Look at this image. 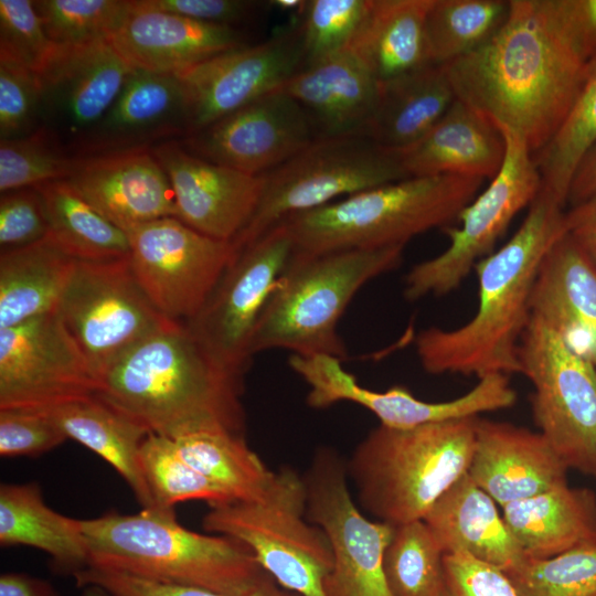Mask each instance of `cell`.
Returning a JSON list of instances; mask_svg holds the SVG:
<instances>
[{"instance_id":"f546056e","label":"cell","mask_w":596,"mask_h":596,"mask_svg":"<svg viewBox=\"0 0 596 596\" xmlns=\"http://www.w3.org/2000/svg\"><path fill=\"white\" fill-rule=\"evenodd\" d=\"M525 556L545 560L596 536V494L568 483L502 507Z\"/></svg>"},{"instance_id":"91938a15","label":"cell","mask_w":596,"mask_h":596,"mask_svg":"<svg viewBox=\"0 0 596 596\" xmlns=\"http://www.w3.org/2000/svg\"><path fill=\"white\" fill-rule=\"evenodd\" d=\"M81 596H108L104 590L95 586L83 587Z\"/></svg>"},{"instance_id":"2e32d148","label":"cell","mask_w":596,"mask_h":596,"mask_svg":"<svg viewBox=\"0 0 596 596\" xmlns=\"http://www.w3.org/2000/svg\"><path fill=\"white\" fill-rule=\"evenodd\" d=\"M288 362L309 386V406L324 408L338 402H352L374 414L380 425L391 428L477 417L481 413L509 408L517 402V392L502 373L478 379L469 392L454 400L426 402L401 385L384 392L366 389L333 356L291 354Z\"/></svg>"},{"instance_id":"7a4b0ae2","label":"cell","mask_w":596,"mask_h":596,"mask_svg":"<svg viewBox=\"0 0 596 596\" xmlns=\"http://www.w3.org/2000/svg\"><path fill=\"white\" fill-rule=\"evenodd\" d=\"M540 189L514 235L480 259L478 307L456 329L430 327L415 339L423 369L430 374L520 373L519 345L531 319V295L540 265L565 230V211Z\"/></svg>"},{"instance_id":"f35d334b","label":"cell","mask_w":596,"mask_h":596,"mask_svg":"<svg viewBox=\"0 0 596 596\" xmlns=\"http://www.w3.org/2000/svg\"><path fill=\"white\" fill-rule=\"evenodd\" d=\"M505 0H432L426 36L433 64H447L478 50L503 25Z\"/></svg>"},{"instance_id":"ba28073f","label":"cell","mask_w":596,"mask_h":596,"mask_svg":"<svg viewBox=\"0 0 596 596\" xmlns=\"http://www.w3.org/2000/svg\"><path fill=\"white\" fill-rule=\"evenodd\" d=\"M203 526L246 545L285 589L298 596H324L332 550L324 531L307 519L305 478L294 468L275 471L260 499L210 505Z\"/></svg>"},{"instance_id":"f6af8a7d","label":"cell","mask_w":596,"mask_h":596,"mask_svg":"<svg viewBox=\"0 0 596 596\" xmlns=\"http://www.w3.org/2000/svg\"><path fill=\"white\" fill-rule=\"evenodd\" d=\"M371 0H309L299 14L305 67L350 46L369 11Z\"/></svg>"},{"instance_id":"e0dca14e","label":"cell","mask_w":596,"mask_h":596,"mask_svg":"<svg viewBox=\"0 0 596 596\" xmlns=\"http://www.w3.org/2000/svg\"><path fill=\"white\" fill-rule=\"evenodd\" d=\"M304 68L298 18L264 42L222 53L178 74L185 98L188 135L279 89Z\"/></svg>"},{"instance_id":"5b68a950","label":"cell","mask_w":596,"mask_h":596,"mask_svg":"<svg viewBox=\"0 0 596 596\" xmlns=\"http://www.w3.org/2000/svg\"><path fill=\"white\" fill-rule=\"evenodd\" d=\"M477 417L370 430L345 460L356 502L392 526L423 520L468 471Z\"/></svg>"},{"instance_id":"30bf717a","label":"cell","mask_w":596,"mask_h":596,"mask_svg":"<svg viewBox=\"0 0 596 596\" xmlns=\"http://www.w3.org/2000/svg\"><path fill=\"white\" fill-rule=\"evenodd\" d=\"M519 362L533 385L539 433L568 469L596 478V368L534 316L522 334Z\"/></svg>"},{"instance_id":"ee69618b","label":"cell","mask_w":596,"mask_h":596,"mask_svg":"<svg viewBox=\"0 0 596 596\" xmlns=\"http://www.w3.org/2000/svg\"><path fill=\"white\" fill-rule=\"evenodd\" d=\"M53 44L67 45L109 39L129 9V0L33 1Z\"/></svg>"},{"instance_id":"9f6ffc18","label":"cell","mask_w":596,"mask_h":596,"mask_svg":"<svg viewBox=\"0 0 596 596\" xmlns=\"http://www.w3.org/2000/svg\"><path fill=\"white\" fill-rule=\"evenodd\" d=\"M596 192V145L579 164L572 181L568 200L573 205Z\"/></svg>"},{"instance_id":"d590c367","label":"cell","mask_w":596,"mask_h":596,"mask_svg":"<svg viewBox=\"0 0 596 596\" xmlns=\"http://www.w3.org/2000/svg\"><path fill=\"white\" fill-rule=\"evenodd\" d=\"M41 196L50 235L77 260L129 256L127 233L93 207L66 179L33 187Z\"/></svg>"},{"instance_id":"52a82bcc","label":"cell","mask_w":596,"mask_h":596,"mask_svg":"<svg viewBox=\"0 0 596 596\" xmlns=\"http://www.w3.org/2000/svg\"><path fill=\"white\" fill-rule=\"evenodd\" d=\"M483 179L409 177L342 198L285 220L296 253L405 246L414 236L447 227L478 195Z\"/></svg>"},{"instance_id":"4dcf8cb0","label":"cell","mask_w":596,"mask_h":596,"mask_svg":"<svg viewBox=\"0 0 596 596\" xmlns=\"http://www.w3.org/2000/svg\"><path fill=\"white\" fill-rule=\"evenodd\" d=\"M43 408L74 439L106 460L132 490L142 509L157 510L138 454L149 432L96 395ZM158 511V510H157Z\"/></svg>"},{"instance_id":"3957f363","label":"cell","mask_w":596,"mask_h":596,"mask_svg":"<svg viewBox=\"0 0 596 596\" xmlns=\"http://www.w3.org/2000/svg\"><path fill=\"white\" fill-rule=\"evenodd\" d=\"M243 389L244 379L173 322L110 365L94 395L160 436L213 429L244 436Z\"/></svg>"},{"instance_id":"bcb514c9","label":"cell","mask_w":596,"mask_h":596,"mask_svg":"<svg viewBox=\"0 0 596 596\" xmlns=\"http://www.w3.org/2000/svg\"><path fill=\"white\" fill-rule=\"evenodd\" d=\"M53 43L30 0H0V58L38 72Z\"/></svg>"},{"instance_id":"7dc6e473","label":"cell","mask_w":596,"mask_h":596,"mask_svg":"<svg viewBox=\"0 0 596 596\" xmlns=\"http://www.w3.org/2000/svg\"><path fill=\"white\" fill-rule=\"evenodd\" d=\"M41 84L38 73L0 58V137L28 135L41 126Z\"/></svg>"},{"instance_id":"f5cc1de1","label":"cell","mask_w":596,"mask_h":596,"mask_svg":"<svg viewBox=\"0 0 596 596\" xmlns=\"http://www.w3.org/2000/svg\"><path fill=\"white\" fill-rule=\"evenodd\" d=\"M142 8L170 12L213 24L242 28L272 7L252 0H136Z\"/></svg>"},{"instance_id":"9a60e30c","label":"cell","mask_w":596,"mask_h":596,"mask_svg":"<svg viewBox=\"0 0 596 596\" xmlns=\"http://www.w3.org/2000/svg\"><path fill=\"white\" fill-rule=\"evenodd\" d=\"M131 268L153 305L185 323L202 308L234 256L230 242L206 236L177 217L126 231Z\"/></svg>"},{"instance_id":"d6a6232c","label":"cell","mask_w":596,"mask_h":596,"mask_svg":"<svg viewBox=\"0 0 596 596\" xmlns=\"http://www.w3.org/2000/svg\"><path fill=\"white\" fill-rule=\"evenodd\" d=\"M456 99L439 64L380 83L377 105L363 136L386 149H404L426 135Z\"/></svg>"},{"instance_id":"484cf974","label":"cell","mask_w":596,"mask_h":596,"mask_svg":"<svg viewBox=\"0 0 596 596\" xmlns=\"http://www.w3.org/2000/svg\"><path fill=\"white\" fill-rule=\"evenodd\" d=\"M530 306L596 368V267L566 232L540 265Z\"/></svg>"},{"instance_id":"5bb4252c","label":"cell","mask_w":596,"mask_h":596,"mask_svg":"<svg viewBox=\"0 0 596 596\" xmlns=\"http://www.w3.org/2000/svg\"><path fill=\"white\" fill-rule=\"evenodd\" d=\"M304 478L307 519L324 531L332 550L324 596H393L383 554L394 526L370 520L359 509L349 489L345 460L331 448H320Z\"/></svg>"},{"instance_id":"d4e9b609","label":"cell","mask_w":596,"mask_h":596,"mask_svg":"<svg viewBox=\"0 0 596 596\" xmlns=\"http://www.w3.org/2000/svg\"><path fill=\"white\" fill-rule=\"evenodd\" d=\"M567 471L541 433L477 417L467 473L501 507L568 483Z\"/></svg>"},{"instance_id":"e575fe53","label":"cell","mask_w":596,"mask_h":596,"mask_svg":"<svg viewBox=\"0 0 596 596\" xmlns=\"http://www.w3.org/2000/svg\"><path fill=\"white\" fill-rule=\"evenodd\" d=\"M0 544L41 550L56 566L73 574L89 565L82 520L46 505L40 486L34 482L1 485Z\"/></svg>"},{"instance_id":"83f0119b","label":"cell","mask_w":596,"mask_h":596,"mask_svg":"<svg viewBox=\"0 0 596 596\" xmlns=\"http://www.w3.org/2000/svg\"><path fill=\"white\" fill-rule=\"evenodd\" d=\"M408 177L467 175L493 179L505 151L497 126L459 99L415 143L396 150Z\"/></svg>"},{"instance_id":"44dd1931","label":"cell","mask_w":596,"mask_h":596,"mask_svg":"<svg viewBox=\"0 0 596 596\" xmlns=\"http://www.w3.org/2000/svg\"><path fill=\"white\" fill-rule=\"evenodd\" d=\"M151 149L170 180L177 219L206 236L231 243L258 205L263 174L206 161L175 139Z\"/></svg>"},{"instance_id":"8d00e7d4","label":"cell","mask_w":596,"mask_h":596,"mask_svg":"<svg viewBox=\"0 0 596 596\" xmlns=\"http://www.w3.org/2000/svg\"><path fill=\"white\" fill-rule=\"evenodd\" d=\"M181 457L234 501L263 498L275 471L249 448L244 436L198 430L172 438Z\"/></svg>"},{"instance_id":"db71d44e","label":"cell","mask_w":596,"mask_h":596,"mask_svg":"<svg viewBox=\"0 0 596 596\" xmlns=\"http://www.w3.org/2000/svg\"><path fill=\"white\" fill-rule=\"evenodd\" d=\"M565 230L596 267V192L565 212Z\"/></svg>"},{"instance_id":"ac0fdd59","label":"cell","mask_w":596,"mask_h":596,"mask_svg":"<svg viewBox=\"0 0 596 596\" xmlns=\"http://www.w3.org/2000/svg\"><path fill=\"white\" fill-rule=\"evenodd\" d=\"M97 380L57 311L0 329V408L94 395Z\"/></svg>"},{"instance_id":"f1b7e54d","label":"cell","mask_w":596,"mask_h":596,"mask_svg":"<svg viewBox=\"0 0 596 596\" xmlns=\"http://www.w3.org/2000/svg\"><path fill=\"white\" fill-rule=\"evenodd\" d=\"M423 520L445 554L464 553L504 573L528 558L496 501L467 472L438 498Z\"/></svg>"},{"instance_id":"8fae6325","label":"cell","mask_w":596,"mask_h":596,"mask_svg":"<svg viewBox=\"0 0 596 596\" xmlns=\"http://www.w3.org/2000/svg\"><path fill=\"white\" fill-rule=\"evenodd\" d=\"M56 311L97 384L125 353L174 322L145 292L129 256L76 260Z\"/></svg>"},{"instance_id":"6da1fadb","label":"cell","mask_w":596,"mask_h":596,"mask_svg":"<svg viewBox=\"0 0 596 596\" xmlns=\"http://www.w3.org/2000/svg\"><path fill=\"white\" fill-rule=\"evenodd\" d=\"M590 56L572 0H511L486 44L443 66L457 99L517 135L533 155L566 116Z\"/></svg>"},{"instance_id":"836d02e7","label":"cell","mask_w":596,"mask_h":596,"mask_svg":"<svg viewBox=\"0 0 596 596\" xmlns=\"http://www.w3.org/2000/svg\"><path fill=\"white\" fill-rule=\"evenodd\" d=\"M77 259L49 234L0 255V329L57 310Z\"/></svg>"},{"instance_id":"7402d4cb","label":"cell","mask_w":596,"mask_h":596,"mask_svg":"<svg viewBox=\"0 0 596 596\" xmlns=\"http://www.w3.org/2000/svg\"><path fill=\"white\" fill-rule=\"evenodd\" d=\"M66 180L125 232L153 220L177 217L170 180L151 148L75 157Z\"/></svg>"},{"instance_id":"7c38bea8","label":"cell","mask_w":596,"mask_h":596,"mask_svg":"<svg viewBox=\"0 0 596 596\" xmlns=\"http://www.w3.org/2000/svg\"><path fill=\"white\" fill-rule=\"evenodd\" d=\"M500 131L505 151L499 172L460 212L461 225L444 228L450 240L448 247L407 273L404 283L407 300L456 290L476 264L491 254L513 217L539 194L541 178L529 147L517 135Z\"/></svg>"},{"instance_id":"816d5d0a","label":"cell","mask_w":596,"mask_h":596,"mask_svg":"<svg viewBox=\"0 0 596 596\" xmlns=\"http://www.w3.org/2000/svg\"><path fill=\"white\" fill-rule=\"evenodd\" d=\"M437 596H518L508 575L464 553L444 555Z\"/></svg>"},{"instance_id":"277c9868","label":"cell","mask_w":596,"mask_h":596,"mask_svg":"<svg viewBox=\"0 0 596 596\" xmlns=\"http://www.w3.org/2000/svg\"><path fill=\"white\" fill-rule=\"evenodd\" d=\"M89 565L172 585L233 596L255 592L272 576L240 541L178 523L174 512L142 509L82 520Z\"/></svg>"},{"instance_id":"ab89813d","label":"cell","mask_w":596,"mask_h":596,"mask_svg":"<svg viewBox=\"0 0 596 596\" xmlns=\"http://www.w3.org/2000/svg\"><path fill=\"white\" fill-rule=\"evenodd\" d=\"M143 479L160 512L189 500H204L210 505L232 502L212 481L196 471L179 454L172 438L149 433L139 454Z\"/></svg>"},{"instance_id":"b9f144b4","label":"cell","mask_w":596,"mask_h":596,"mask_svg":"<svg viewBox=\"0 0 596 596\" xmlns=\"http://www.w3.org/2000/svg\"><path fill=\"white\" fill-rule=\"evenodd\" d=\"M75 157L45 126L11 139H0L1 193L66 179Z\"/></svg>"},{"instance_id":"6f0895ef","label":"cell","mask_w":596,"mask_h":596,"mask_svg":"<svg viewBox=\"0 0 596 596\" xmlns=\"http://www.w3.org/2000/svg\"><path fill=\"white\" fill-rule=\"evenodd\" d=\"M573 11L589 52L596 49V0H572Z\"/></svg>"},{"instance_id":"f907efd6","label":"cell","mask_w":596,"mask_h":596,"mask_svg":"<svg viewBox=\"0 0 596 596\" xmlns=\"http://www.w3.org/2000/svg\"><path fill=\"white\" fill-rule=\"evenodd\" d=\"M49 233L44 205L34 188L1 193V252L34 244L45 238Z\"/></svg>"},{"instance_id":"681fc988","label":"cell","mask_w":596,"mask_h":596,"mask_svg":"<svg viewBox=\"0 0 596 596\" xmlns=\"http://www.w3.org/2000/svg\"><path fill=\"white\" fill-rule=\"evenodd\" d=\"M79 587L95 586L108 596H233L198 587L164 584L124 573L86 567L73 574ZM244 596H297L273 577Z\"/></svg>"},{"instance_id":"d6986e66","label":"cell","mask_w":596,"mask_h":596,"mask_svg":"<svg viewBox=\"0 0 596 596\" xmlns=\"http://www.w3.org/2000/svg\"><path fill=\"white\" fill-rule=\"evenodd\" d=\"M317 134L304 107L280 88L180 140L191 153L262 175L305 149Z\"/></svg>"},{"instance_id":"ffe728a7","label":"cell","mask_w":596,"mask_h":596,"mask_svg":"<svg viewBox=\"0 0 596 596\" xmlns=\"http://www.w3.org/2000/svg\"><path fill=\"white\" fill-rule=\"evenodd\" d=\"M135 68L109 39L53 44L36 72L41 84V126L67 150L107 113Z\"/></svg>"},{"instance_id":"74e56055","label":"cell","mask_w":596,"mask_h":596,"mask_svg":"<svg viewBox=\"0 0 596 596\" xmlns=\"http://www.w3.org/2000/svg\"><path fill=\"white\" fill-rule=\"evenodd\" d=\"M596 145V57L590 60L583 84L553 137L532 155L541 190L562 204L568 200L575 173Z\"/></svg>"},{"instance_id":"cb8c5ba5","label":"cell","mask_w":596,"mask_h":596,"mask_svg":"<svg viewBox=\"0 0 596 596\" xmlns=\"http://www.w3.org/2000/svg\"><path fill=\"white\" fill-rule=\"evenodd\" d=\"M189 132L178 75L136 70L104 117L71 148L74 157L152 148Z\"/></svg>"},{"instance_id":"60d3db41","label":"cell","mask_w":596,"mask_h":596,"mask_svg":"<svg viewBox=\"0 0 596 596\" xmlns=\"http://www.w3.org/2000/svg\"><path fill=\"white\" fill-rule=\"evenodd\" d=\"M445 553L424 520L394 526L383 571L393 596H437Z\"/></svg>"},{"instance_id":"9c48e42d","label":"cell","mask_w":596,"mask_h":596,"mask_svg":"<svg viewBox=\"0 0 596 596\" xmlns=\"http://www.w3.org/2000/svg\"><path fill=\"white\" fill-rule=\"evenodd\" d=\"M263 178L258 205L231 242L234 253L294 215L409 177L396 150L350 135L317 138Z\"/></svg>"},{"instance_id":"4316f807","label":"cell","mask_w":596,"mask_h":596,"mask_svg":"<svg viewBox=\"0 0 596 596\" xmlns=\"http://www.w3.org/2000/svg\"><path fill=\"white\" fill-rule=\"evenodd\" d=\"M307 111L317 138L364 135L380 82L349 50L305 67L280 87Z\"/></svg>"},{"instance_id":"1f68e13d","label":"cell","mask_w":596,"mask_h":596,"mask_svg":"<svg viewBox=\"0 0 596 596\" xmlns=\"http://www.w3.org/2000/svg\"><path fill=\"white\" fill-rule=\"evenodd\" d=\"M432 0H371L348 47L380 82L433 64L426 36Z\"/></svg>"},{"instance_id":"11a10c76","label":"cell","mask_w":596,"mask_h":596,"mask_svg":"<svg viewBox=\"0 0 596 596\" xmlns=\"http://www.w3.org/2000/svg\"><path fill=\"white\" fill-rule=\"evenodd\" d=\"M0 596H55V593L46 582L21 573H3Z\"/></svg>"},{"instance_id":"7bdbcfd3","label":"cell","mask_w":596,"mask_h":596,"mask_svg":"<svg viewBox=\"0 0 596 596\" xmlns=\"http://www.w3.org/2000/svg\"><path fill=\"white\" fill-rule=\"evenodd\" d=\"M505 574L518 596H596V536L550 558L528 557Z\"/></svg>"},{"instance_id":"c3c4849f","label":"cell","mask_w":596,"mask_h":596,"mask_svg":"<svg viewBox=\"0 0 596 596\" xmlns=\"http://www.w3.org/2000/svg\"><path fill=\"white\" fill-rule=\"evenodd\" d=\"M67 439L62 428L43 408H0L1 457L41 455Z\"/></svg>"},{"instance_id":"603a6c76","label":"cell","mask_w":596,"mask_h":596,"mask_svg":"<svg viewBox=\"0 0 596 596\" xmlns=\"http://www.w3.org/2000/svg\"><path fill=\"white\" fill-rule=\"evenodd\" d=\"M109 40L134 68L172 75L249 44L241 28L146 9L136 0Z\"/></svg>"},{"instance_id":"680465c9","label":"cell","mask_w":596,"mask_h":596,"mask_svg":"<svg viewBox=\"0 0 596 596\" xmlns=\"http://www.w3.org/2000/svg\"><path fill=\"white\" fill-rule=\"evenodd\" d=\"M270 4L272 7L275 6L285 11L297 10L298 12H301L305 8L306 1L304 0H272Z\"/></svg>"},{"instance_id":"8992f818","label":"cell","mask_w":596,"mask_h":596,"mask_svg":"<svg viewBox=\"0 0 596 596\" xmlns=\"http://www.w3.org/2000/svg\"><path fill=\"white\" fill-rule=\"evenodd\" d=\"M403 251L398 245L294 252L257 321L252 354L284 349L301 356L348 359L337 329L341 316L365 284L401 264Z\"/></svg>"},{"instance_id":"4fadbf2b","label":"cell","mask_w":596,"mask_h":596,"mask_svg":"<svg viewBox=\"0 0 596 596\" xmlns=\"http://www.w3.org/2000/svg\"><path fill=\"white\" fill-rule=\"evenodd\" d=\"M295 243L280 223L234 253L200 311L185 327L222 368L244 379L252 339Z\"/></svg>"}]
</instances>
